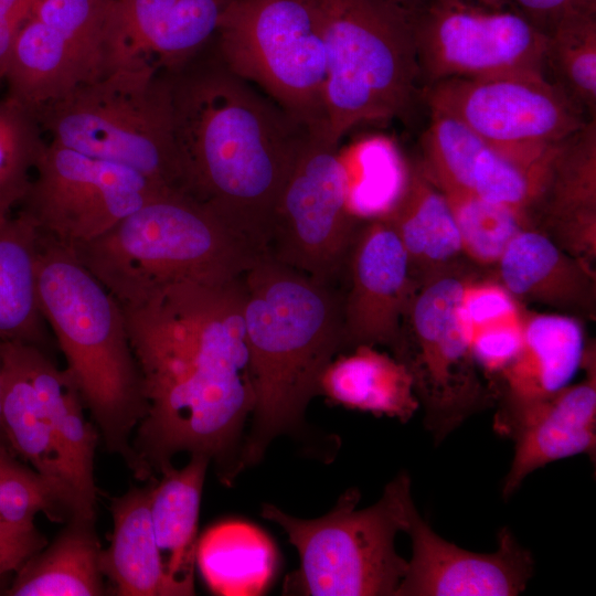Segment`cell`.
<instances>
[{
	"mask_svg": "<svg viewBox=\"0 0 596 596\" xmlns=\"http://www.w3.org/2000/svg\"><path fill=\"white\" fill-rule=\"evenodd\" d=\"M210 460L191 455L182 468L172 465L151 481L150 517L170 596L194 595L198 523L202 489Z\"/></svg>",
	"mask_w": 596,
	"mask_h": 596,
	"instance_id": "obj_25",
	"label": "cell"
},
{
	"mask_svg": "<svg viewBox=\"0 0 596 596\" xmlns=\"http://www.w3.org/2000/svg\"><path fill=\"white\" fill-rule=\"evenodd\" d=\"M454 214L461 251L481 265H497L509 243L526 227V214L471 193L441 190Z\"/></svg>",
	"mask_w": 596,
	"mask_h": 596,
	"instance_id": "obj_34",
	"label": "cell"
},
{
	"mask_svg": "<svg viewBox=\"0 0 596 596\" xmlns=\"http://www.w3.org/2000/svg\"><path fill=\"white\" fill-rule=\"evenodd\" d=\"M244 323L254 387L243 468L278 436L297 432L319 381L345 349L342 296L333 285L263 255L243 276Z\"/></svg>",
	"mask_w": 596,
	"mask_h": 596,
	"instance_id": "obj_3",
	"label": "cell"
},
{
	"mask_svg": "<svg viewBox=\"0 0 596 596\" xmlns=\"http://www.w3.org/2000/svg\"><path fill=\"white\" fill-rule=\"evenodd\" d=\"M408 25L422 88L453 77L544 74L549 39L510 0H430Z\"/></svg>",
	"mask_w": 596,
	"mask_h": 596,
	"instance_id": "obj_13",
	"label": "cell"
},
{
	"mask_svg": "<svg viewBox=\"0 0 596 596\" xmlns=\"http://www.w3.org/2000/svg\"><path fill=\"white\" fill-rule=\"evenodd\" d=\"M461 312L470 334L481 327L524 315L519 301L500 281L469 279L464 289Z\"/></svg>",
	"mask_w": 596,
	"mask_h": 596,
	"instance_id": "obj_38",
	"label": "cell"
},
{
	"mask_svg": "<svg viewBox=\"0 0 596 596\" xmlns=\"http://www.w3.org/2000/svg\"><path fill=\"white\" fill-rule=\"evenodd\" d=\"M421 100L429 111L454 117L530 171L593 119L544 74L446 78L424 86Z\"/></svg>",
	"mask_w": 596,
	"mask_h": 596,
	"instance_id": "obj_11",
	"label": "cell"
},
{
	"mask_svg": "<svg viewBox=\"0 0 596 596\" xmlns=\"http://www.w3.org/2000/svg\"><path fill=\"white\" fill-rule=\"evenodd\" d=\"M95 520L74 519L54 541L15 573L9 596H98L105 594L102 547Z\"/></svg>",
	"mask_w": 596,
	"mask_h": 596,
	"instance_id": "obj_29",
	"label": "cell"
},
{
	"mask_svg": "<svg viewBox=\"0 0 596 596\" xmlns=\"http://www.w3.org/2000/svg\"><path fill=\"white\" fill-rule=\"evenodd\" d=\"M38 237L19 215L0 219V340L18 341L44 350L45 320L35 283Z\"/></svg>",
	"mask_w": 596,
	"mask_h": 596,
	"instance_id": "obj_31",
	"label": "cell"
},
{
	"mask_svg": "<svg viewBox=\"0 0 596 596\" xmlns=\"http://www.w3.org/2000/svg\"><path fill=\"white\" fill-rule=\"evenodd\" d=\"M320 395L332 405L407 423L419 408L412 376L394 355L359 344L323 370Z\"/></svg>",
	"mask_w": 596,
	"mask_h": 596,
	"instance_id": "obj_26",
	"label": "cell"
},
{
	"mask_svg": "<svg viewBox=\"0 0 596 596\" xmlns=\"http://www.w3.org/2000/svg\"><path fill=\"white\" fill-rule=\"evenodd\" d=\"M11 450L12 449L10 447L0 444V464L8 453H12Z\"/></svg>",
	"mask_w": 596,
	"mask_h": 596,
	"instance_id": "obj_44",
	"label": "cell"
},
{
	"mask_svg": "<svg viewBox=\"0 0 596 596\" xmlns=\"http://www.w3.org/2000/svg\"><path fill=\"white\" fill-rule=\"evenodd\" d=\"M25 362L47 421L88 498L96 502L94 456L98 435L84 416V402L66 370H60L45 351L23 343Z\"/></svg>",
	"mask_w": 596,
	"mask_h": 596,
	"instance_id": "obj_32",
	"label": "cell"
},
{
	"mask_svg": "<svg viewBox=\"0 0 596 596\" xmlns=\"http://www.w3.org/2000/svg\"><path fill=\"white\" fill-rule=\"evenodd\" d=\"M214 39L161 70L182 192L266 253L277 201L310 134L234 73Z\"/></svg>",
	"mask_w": 596,
	"mask_h": 596,
	"instance_id": "obj_2",
	"label": "cell"
},
{
	"mask_svg": "<svg viewBox=\"0 0 596 596\" xmlns=\"http://www.w3.org/2000/svg\"><path fill=\"white\" fill-rule=\"evenodd\" d=\"M383 220L405 249L413 281L415 276L424 283L447 272L449 263L462 254L447 199L422 164L409 167L406 187Z\"/></svg>",
	"mask_w": 596,
	"mask_h": 596,
	"instance_id": "obj_27",
	"label": "cell"
},
{
	"mask_svg": "<svg viewBox=\"0 0 596 596\" xmlns=\"http://www.w3.org/2000/svg\"><path fill=\"white\" fill-rule=\"evenodd\" d=\"M502 286L518 300L568 316L595 313V270L535 227L519 232L498 262Z\"/></svg>",
	"mask_w": 596,
	"mask_h": 596,
	"instance_id": "obj_22",
	"label": "cell"
},
{
	"mask_svg": "<svg viewBox=\"0 0 596 596\" xmlns=\"http://www.w3.org/2000/svg\"><path fill=\"white\" fill-rule=\"evenodd\" d=\"M214 42L234 73L327 140L326 50L312 0H232Z\"/></svg>",
	"mask_w": 596,
	"mask_h": 596,
	"instance_id": "obj_9",
	"label": "cell"
},
{
	"mask_svg": "<svg viewBox=\"0 0 596 596\" xmlns=\"http://www.w3.org/2000/svg\"><path fill=\"white\" fill-rule=\"evenodd\" d=\"M244 302L241 277L168 283L119 304L148 405L132 440L137 479L182 451L207 457L225 486L244 469L254 406Z\"/></svg>",
	"mask_w": 596,
	"mask_h": 596,
	"instance_id": "obj_1",
	"label": "cell"
},
{
	"mask_svg": "<svg viewBox=\"0 0 596 596\" xmlns=\"http://www.w3.org/2000/svg\"><path fill=\"white\" fill-rule=\"evenodd\" d=\"M196 565L217 595H258L275 574L277 554L269 538L255 525L225 521L199 539Z\"/></svg>",
	"mask_w": 596,
	"mask_h": 596,
	"instance_id": "obj_30",
	"label": "cell"
},
{
	"mask_svg": "<svg viewBox=\"0 0 596 596\" xmlns=\"http://www.w3.org/2000/svg\"><path fill=\"white\" fill-rule=\"evenodd\" d=\"M36 237L35 283L41 313L107 450L120 456L135 475L131 435L148 405L123 309L71 248Z\"/></svg>",
	"mask_w": 596,
	"mask_h": 596,
	"instance_id": "obj_4",
	"label": "cell"
},
{
	"mask_svg": "<svg viewBox=\"0 0 596 596\" xmlns=\"http://www.w3.org/2000/svg\"><path fill=\"white\" fill-rule=\"evenodd\" d=\"M347 192L338 147L310 136L277 201L266 254L334 286L362 224L348 210Z\"/></svg>",
	"mask_w": 596,
	"mask_h": 596,
	"instance_id": "obj_15",
	"label": "cell"
},
{
	"mask_svg": "<svg viewBox=\"0 0 596 596\" xmlns=\"http://www.w3.org/2000/svg\"><path fill=\"white\" fill-rule=\"evenodd\" d=\"M525 313L522 317L481 327L471 333L475 362L489 383L518 355L523 342Z\"/></svg>",
	"mask_w": 596,
	"mask_h": 596,
	"instance_id": "obj_37",
	"label": "cell"
},
{
	"mask_svg": "<svg viewBox=\"0 0 596 596\" xmlns=\"http://www.w3.org/2000/svg\"><path fill=\"white\" fill-rule=\"evenodd\" d=\"M429 113V124L422 137L423 168L436 185L528 213L538 195L535 174L504 157L454 117Z\"/></svg>",
	"mask_w": 596,
	"mask_h": 596,
	"instance_id": "obj_19",
	"label": "cell"
},
{
	"mask_svg": "<svg viewBox=\"0 0 596 596\" xmlns=\"http://www.w3.org/2000/svg\"><path fill=\"white\" fill-rule=\"evenodd\" d=\"M232 0H117L120 66L172 68L216 35Z\"/></svg>",
	"mask_w": 596,
	"mask_h": 596,
	"instance_id": "obj_21",
	"label": "cell"
},
{
	"mask_svg": "<svg viewBox=\"0 0 596 596\" xmlns=\"http://www.w3.org/2000/svg\"><path fill=\"white\" fill-rule=\"evenodd\" d=\"M405 532L412 557L395 596H514L533 574L531 552L508 528L498 532L496 552H470L436 534L413 503Z\"/></svg>",
	"mask_w": 596,
	"mask_h": 596,
	"instance_id": "obj_17",
	"label": "cell"
},
{
	"mask_svg": "<svg viewBox=\"0 0 596 596\" xmlns=\"http://www.w3.org/2000/svg\"><path fill=\"white\" fill-rule=\"evenodd\" d=\"M41 0H0V84L14 41Z\"/></svg>",
	"mask_w": 596,
	"mask_h": 596,
	"instance_id": "obj_41",
	"label": "cell"
},
{
	"mask_svg": "<svg viewBox=\"0 0 596 596\" xmlns=\"http://www.w3.org/2000/svg\"><path fill=\"white\" fill-rule=\"evenodd\" d=\"M164 189L127 167L46 142L17 215L73 248L107 232Z\"/></svg>",
	"mask_w": 596,
	"mask_h": 596,
	"instance_id": "obj_14",
	"label": "cell"
},
{
	"mask_svg": "<svg viewBox=\"0 0 596 596\" xmlns=\"http://www.w3.org/2000/svg\"><path fill=\"white\" fill-rule=\"evenodd\" d=\"M117 0H41L8 61L6 98L31 110L120 66Z\"/></svg>",
	"mask_w": 596,
	"mask_h": 596,
	"instance_id": "obj_12",
	"label": "cell"
},
{
	"mask_svg": "<svg viewBox=\"0 0 596 596\" xmlns=\"http://www.w3.org/2000/svg\"><path fill=\"white\" fill-rule=\"evenodd\" d=\"M541 32L549 36L561 23L596 14V0H510Z\"/></svg>",
	"mask_w": 596,
	"mask_h": 596,
	"instance_id": "obj_40",
	"label": "cell"
},
{
	"mask_svg": "<svg viewBox=\"0 0 596 596\" xmlns=\"http://www.w3.org/2000/svg\"><path fill=\"white\" fill-rule=\"evenodd\" d=\"M0 444L10 447L4 429H3L2 419H1V358H0Z\"/></svg>",
	"mask_w": 596,
	"mask_h": 596,
	"instance_id": "obj_43",
	"label": "cell"
},
{
	"mask_svg": "<svg viewBox=\"0 0 596 596\" xmlns=\"http://www.w3.org/2000/svg\"><path fill=\"white\" fill-rule=\"evenodd\" d=\"M586 345L581 321L563 313H528L514 360L490 383L494 403L546 397L567 386L582 368Z\"/></svg>",
	"mask_w": 596,
	"mask_h": 596,
	"instance_id": "obj_23",
	"label": "cell"
},
{
	"mask_svg": "<svg viewBox=\"0 0 596 596\" xmlns=\"http://www.w3.org/2000/svg\"><path fill=\"white\" fill-rule=\"evenodd\" d=\"M467 279L445 272L416 286L394 356L408 370L424 426L441 443L470 415L494 404L479 376L461 312Z\"/></svg>",
	"mask_w": 596,
	"mask_h": 596,
	"instance_id": "obj_10",
	"label": "cell"
},
{
	"mask_svg": "<svg viewBox=\"0 0 596 596\" xmlns=\"http://www.w3.org/2000/svg\"><path fill=\"white\" fill-rule=\"evenodd\" d=\"M539 230L568 254L593 267L596 257V119L561 141L549 159L531 211Z\"/></svg>",
	"mask_w": 596,
	"mask_h": 596,
	"instance_id": "obj_20",
	"label": "cell"
},
{
	"mask_svg": "<svg viewBox=\"0 0 596 596\" xmlns=\"http://www.w3.org/2000/svg\"><path fill=\"white\" fill-rule=\"evenodd\" d=\"M596 363L586 348L585 380L534 401L497 404L493 429L514 443L502 496L513 494L523 480L545 465L585 454L596 455Z\"/></svg>",
	"mask_w": 596,
	"mask_h": 596,
	"instance_id": "obj_16",
	"label": "cell"
},
{
	"mask_svg": "<svg viewBox=\"0 0 596 596\" xmlns=\"http://www.w3.org/2000/svg\"><path fill=\"white\" fill-rule=\"evenodd\" d=\"M407 24L409 19L430 0H379Z\"/></svg>",
	"mask_w": 596,
	"mask_h": 596,
	"instance_id": "obj_42",
	"label": "cell"
},
{
	"mask_svg": "<svg viewBox=\"0 0 596 596\" xmlns=\"http://www.w3.org/2000/svg\"><path fill=\"white\" fill-rule=\"evenodd\" d=\"M151 482L111 500L114 531L100 570L119 596H170L150 517Z\"/></svg>",
	"mask_w": 596,
	"mask_h": 596,
	"instance_id": "obj_28",
	"label": "cell"
},
{
	"mask_svg": "<svg viewBox=\"0 0 596 596\" xmlns=\"http://www.w3.org/2000/svg\"><path fill=\"white\" fill-rule=\"evenodd\" d=\"M360 498L358 488H349L331 511L308 520L262 504L260 515L285 531L300 560L284 594L395 596L408 565L396 552L395 538L406 531L414 503L409 476L400 472L371 507L358 510Z\"/></svg>",
	"mask_w": 596,
	"mask_h": 596,
	"instance_id": "obj_6",
	"label": "cell"
},
{
	"mask_svg": "<svg viewBox=\"0 0 596 596\" xmlns=\"http://www.w3.org/2000/svg\"><path fill=\"white\" fill-rule=\"evenodd\" d=\"M43 137L31 110L0 99V219L12 215L25 194L46 143Z\"/></svg>",
	"mask_w": 596,
	"mask_h": 596,
	"instance_id": "obj_36",
	"label": "cell"
},
{
	"mask_svg": "<svg viewBox=\"0 0 596 596\" xmlns=\"http://www.w3.org/2000/svg\"><path fill=\"white\" fill-rule=\"evenodd\" d=\"M45 546L46 539L34 523L15 524L0 520V578L17 573Z\"/></svg>",
	"mask_w": 596,
	"mask_h": 596,
	"instance_id": "obj_39",
	"label": "cell"
},
{
	"mask_svg": "<svg viewBox=\"0 0 596 596\" xmlns=\"http://www.w3.org/2000/svg\"><path fill=\"white\" fill-rule=\"evenodd\" d=\"M119 304L174 281H228L265 255L205 204L168 191L71 248Z\"/></svg>",
	"mask_w": 596,
	"mask_h": 596,
	"instance_id": "obj_5",
	"label": "cell"
},
{
	"mask_svg": "<svg viewBox=\"0 0 596 596\" xmlns=\"http://www.w3.org/2000/svg\"><path fill=\"white\" fill-rule=\"evenodd\" d=\"M326 50L327 141L358 125L405 119L421 100L407 22L379 0H312Z\"/></svg>",
	"mask_w": 596,
	"mask_h": 596,
	"instance_id": "obj_7",
	"label": "cell"
},
{
	"mask_svg": "<svg viewBox=\"0 0 596 596\" xmlns=\"http://www.w3.org/2000/svg\"><path fill=\"white\" fill-rule=\"evenodd\" d=\"M546 66L589 118L596 114V14L561 23L547 36Z\"/></svg>",
	"mask_w": 596,
	"mask_h": 596,
	"instance_id": "obj_35",
	"label": "cell"
},
{
	"mask_svg": "<svg viewBox=\"0 0 596 596\" xmlns=\"http://www.w3.org/2000/svg\"><path fill=\"white\" fill-rule=\"evenodd\" d=\"M340 155L351 215L360 223L385 217L406 187L409 167L393 145L380 139L363 141Z\"/></svg>",
	"mask_w": 596,
	"mask_h": 596,
	"instance_id": "obj_33",
	"label": "cell"
},
{
	"mask_svg": "<svg viewBox=\"0 0 596 596\" xmlns=\"http://www.w3.org/2000/svg\"><path fill=\"white\" fill-rule=\"evenodd\" d=\"M344 272L349 277L342 297L345 349L386 345L394 352L416 285L405 249L385 220L360 225Z\"/></svg>",
	"mask_w": 596,
	"mask_h": 596,
	"instance_id": "obj_18",
	"label": "cell"
},
{
	"mask_svg": "<svg viewBox=\"0 0 596 596\" xmlns=\"http://www.w3.org/2000/svg\"><path fill=\"white\" fill-rule=\"evenodd\" d=\"M33 114L50 141L182 192L167 86L156 66H119Z\"/></svg>",
	"mask_w": 596,
	"mask_h": 596,
	"instance_id": "obj_8",
	"label": "cell"
},
{
	"mask_svg": "<svg viewBox=\"0 0 596 596\" xmlns=\"http://www.w3.org/2000/svg\"><path fill=\"white\" fill-rule=\"evenodd\" d=\"M23 343L0 340L1 419L9 445L39 473L75 491L95 508L47 421L25 362Z\"/></svg>",
	"mask_w": 596,
	"mask_h": 596,
	"instance_id": "obj_24",
	"label": "cell"
}]
</instances>
